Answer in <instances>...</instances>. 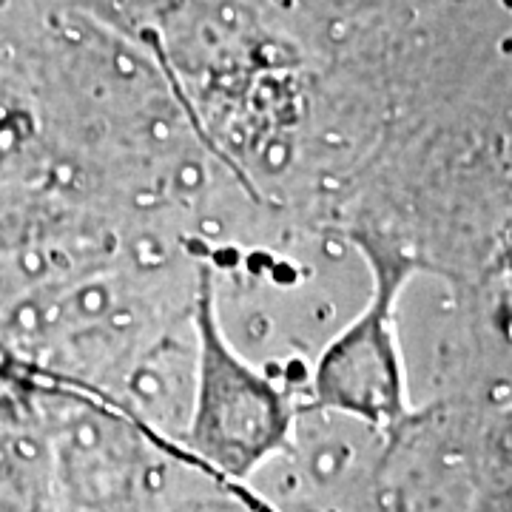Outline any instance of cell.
<instances>
[{
  "instance_id": "6da1fadb",
  "label": "cell",
  "mask_w": 512,
  "mask_h": 512,
  "mask_svg": "<svg viewBox=\"0 0 512 512\" xmlns=\"http://www.w3.org/2000/svg\"><path fill=\"white\" fill-rule=\"evenodd\" d=\"M293 407L222 336L211 288L197 305V370L183 447L222 481L251 478L285 444Z\"/></svg>"
},
{
  "instance_id": "7a4b0ae2",
  "label": "cell",
  "mask_w": 512,
  "mask_h": 512,
  "mask_svg": "<svg viewBox=\"0 0 512 512\" xmlns=\"http://www.w3.org/2000/svg\"><path fill=\"white\" fill-rule=\"evenodd\" d=\"M370 262L376 268L373 299L322 353L313 376V399L319 410L365 421L367 427L393 436L410 421V387L393 330L407 262L379 251H370Z\"/></svg>"
}]
</instances>
